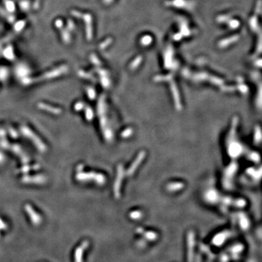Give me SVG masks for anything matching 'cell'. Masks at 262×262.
I'll list each match as a JSON object with an SVG mask.
<instances>
[]
</instances>
